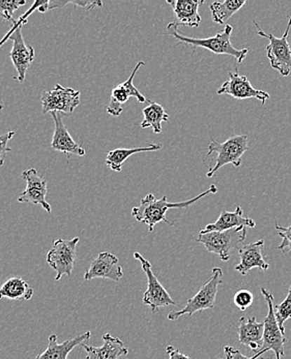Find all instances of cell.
<instances>
[{
  "label": "cell",
  "mask_w": 291,
  "mask_h": 359,
  "mask_svg": "<svg viewBox=\"0 0 291 359\" xmlns=\"http://www.w3.org/2000/svg\"><path fill=\"white\" fill-rule=\"evenodd\" d=\"M257 28V34L262 38L268 39L269 45L266 46V54L271 67L273 69H277L282 76L287 77L290 76L291 71V48L288 43V34L291 27V17L288 22L287 27L284 32L282 38H276L273 34H266L264 30L260 28L259 24L256 21H253Z\"/></svg>",
  "instance_id": "8992f818"
},
{
  "label": "cell",
  "mask_w": 291,
  "mask_h": 359,
  "mask_svg": "<svg viewBox=\"0 0 291 359\" xmlns=\"http://www.w3.org/2000/svg\"><path fill=\"white\" fill-rule=\"evenodd\" d=\"M25 4V0H0V16L4 20L14 22L13 14Z\"/></svg>",
  "instance_id": "f546056e"
},
{
  "label": "cell",
  "mask_w": 291,
  "mask_h": 359,
  "mask_svg": "<svg viewBox=\"0 0 291 359\" xmlns=\"http://www.w3.org/2000/svg\"><path fill=\"white\" fill-rule=\"evenodd\" d=\"M135 259L140 261L141 266L147 278V290L143 295V304L151 309V312L155 314L161 308L164 306H177L179 304L171 298L166 289L158 282L157 276L153 273L151 264L149 260L144 258L138 252L134 254Z\"/></svg>",
  "instance_id": "9c48e42d"
},
{
  "label": "cell",
  "mask_w": 291,
  "mask_h": 359,
  "mask_svg": "<svg viewBox=\"0 0 291 359\" xmlns=\"http://www.w3.org/2000/svg\"><path fill=\"white\" fill-rule=\"evenodd\" d=\"M255 226L256 222L244 217L242 208L238 206L236 212H234L222 210L219 219L215 223L208 224L204 229L201 230V233L204 234V233L210 232H222L226 230L234 229V228H254Z\"/></svg>",
  "instance_id": "ac0fdd59"
},
{
  "label": "cell",
  "mask_w": 291,
  "mask_h": 359,
  "mask_svg": "<svg viewBox=\"0 0 291 359\" xmlns=\"http://www.w3.org/2000/svg\"><path fill=\"white\" fill-rule=\"evenodd\" d=\"M231 25H225L224 29L222 32H218L215 36L206 39H194L189 38L184 36L179 29V23L177 22H171L167 25V32L169 36H173L175 40L179 41L180 43H187L193 48V50H196L197 48L201 47L212 53L218 54V55H228L236 58L238 64H242L245 58L249 53V49L238 50L234 48L231 43Z\"/></svg>",
  "instance_id": "7a4b0ae2"
},
{
  "label": "cell",
  "mask_w": 291,
  "mask_h": 359,
  "mask_svg": "<svg viewBox=\"0 0 291 359\" xmlns=\"http://www.w3.org/2000/svg\"><path fill=\"white\" fill-rule=\"evenodd\" d=\"M208 154L205 158L217 154L216 164L208 170L206 176L212 177L217 171H219L225 165L232 164L234 166L240 167L243 162V156L249 149L247 135H236L223 143L217 142L212 139L208 147Z\"/></svg>",
  "instance_id": "3957f363"
},
{
  "label": "cell",
  "mask_w": 291,
  "mask_h": 359,
  "mask_svg": "<svg viewBox=\"0 0 291 359\" xmlns=\"http://www.w3.org/2000/svg\"><path fill=\"white\" fill-rule=\"evenodd\" d=\"M123 276V267L119 265V258L115 255L103 252L90 263V269L84 275V280L107 278L113 282H119Z\"/></svg>",
  "instance_id": "5bb4252c"
},
{
  "label": "cell",
  "mask_w": 291,
  "mask_h": 359,
  "mask_svg": "<svg viewBox=\"0 0 291 359\" xmlns=\"http://www.w3.org/2000/svg\"><path fill=\"white\" fill-rule=\"evenodd\" d=\"M41 99L44 114L48 112L71 114L80 105V91L56 84L51 91H44Z\"/></svg>",
  "instance_id": "30bf717a"
},
{
  "label": "cell",
  "mask_w": 291,
  "mask_h": 359,
  "mask_svg": "<svg viewBox=\"0 0 291 359\" xmlns=\"http://www.w3.org/2000/svg\"><path fill=\"white\" fill-rule=\"evenodd\" d=\"M212 278L201 287L194 297L187 302L186 306L180 311L169 313L168 319L170 321H177L182 315L192 316L195 313L204 310H212L215 308V300L218 293L219 286L222 283L223 271L220 267L212 269Z\"/></svg>",
  "instance_id": "277c9868"
},
{
  "label": "cell",
  "mask_w": 291,
  "mask_h": 359,
  "mask_svg": "<svg viewBox=\"0 0 291 359\" xmlns=\"http://www.w3.org/2000/svg\"><path fill=\"white\" fill-rule=\"evenodd\" d=\"M45 1H36L34 2V4H32V8H29V10L27 11V12L25 13V14H23L22 16L20 17V18L18 19V20H14L13 22V27L11 28L10 32L6 34V36H4V39H2L1 42H0V47H1L2 45H4V43L6 42V41L8 40V38H10L11 36H12L13 32H15V30L17 29V28L19 27H23L24 25H25L26 23H27L28 17L30 16V15L32 14V13L34 12V11L38 10L40 8H42L43 6H44Z\"/></svg>",
  "instance_id": "4dcf8cb0"
},
{
  "label": "cell",
  "mask_w": 291,
  "mask_h": 359,
  "mask_svg": "<svg viewBox=\"0 0 291 359\" xmlns=\"http://www.w3.org/2000/svg\"><path fill=\"white\" fill-rule=\"evenodd\" d=\"M52 118L54 121V135L52 138L51 148L56 151L64 152L67 154V158H71V156H86V149L75 142L66 125L62 121V113L51 112Z\"/></svg>",
  "instance_id": "9a60e30c"
},
{
  "label": "cell",
  "mask_w": 291,
  "mask_h": 359,
  "mask_svg": "<svg viewBox=\"0 0 291 359\" xmlns=\"http://www.w3.org/2000/svg\"><path fill=\"white\" fill-rule=\"evenodd\" d=\"M246 4V0H226L223 2H212L210 6L212 21L215 23L220 24V25H224L226 21L231 18Z\"/></svg>",
  "instance_id": "d4e9b609"
},
{
  "label": "cell",
  "mask_w": 291,
  "mask_h": 359,
  "mask_svg": "<svg viewBox=\"0 0 291 359\" xmlns=\"http://www.w3.org/2000/svg\"><path fill=\"white\" fill-rule=\"evenodd\" d=\"M273 310H275V317L276 320H277L278 325H279L281 332L285 334L284 323L291 318V286L284 302L282 304H278V306H273Z\"/></svg>",
  "instance_id": "4316f807"
},
{
  "label": "cell",
  "mask_w": 291,
  "mask_h": 359,
  "mask_svg": "<svg viewBox=\"0 0 291 359\" xmlns=\"http://www.w3.org/2000/svg\"><path fill=\"white\" fill-rule=\"evenodd\" d=\"M169 359H191L189 356L184 355L179 349H175L173 346H168L166 349Z\"/></svg>",
  "instance_id": "d590c367"
},
{
  "label": "cell",
  "mask_w": 291,
  "mask_h": 359,
  "mask_svg": "<svg viewBox=\"0 0 291 359\" xmlns=\"http://www.w3.org/2000/svg\"><path fill=\"white\" fill-rule=\"evenodd\" d=\"M67 4H73V6H81L86 8V10L90 8H102L103 2L101 0H91V1H83V0H73V1H60V0H50L49 11L54 8H64Z\"/></svg>",
  "instance_id": "f1b7e54d"
},
{
  "label": "cell",
  "mask_w": 291,
  "mask_h": 359,
  "mask_svg": "<svg viewBox=\"0 0 291 359\" xmlns=\"http://www.w3.org/2000/svg\"><path fill=\"white\" fill-rule=\"evenodd\" d=\"M203 2V0H167L179 23L190 27H198L201 23L199 6Z\"/></svg>",
  "instance_id": "ffe728a7"
},
{
  "label": "cell",
  "mask_w": 291,
  "mask_h": 359,
  "mask_svg": "<svg viewBox=\"0 0 291 359\" xmlns=\"http://www.w3.org/2000/svg\"><path fill=\"white\" fill-rule=\"evenodd\" d=\"M218 189L215 184L210 186L208 191H203L201 195L196 196L193 199L187 200V201L177 202V203H171L167 200L166 196L157 199L153 194H149L141 200L140 205L134 208L132 210V215L140 222L149 226V232L154 231V228L160 222H165L169 226H175V219L170 221L167 219L166 212L171 208H187L192 204L196 203L197 201L210 195V194H217Z\"/></svg>",
  "instance_id": "6da1fadb"
},
{
  "label": "cell",
  "mask_w": 291,
  "mask_h": 359,
  "mask_svg": "<svg viewBox=\"0 0 291 359\" xmlns=\"http://www.w3.org/2000/svg\"><path fill=\"white\" fill-rule=\"evenodd\" d=\"M264 324L258 323L255 317L241 318L238 324V334L240 343L256 351L262 350L264 346Z\"/></svg>",
  "instance_id": "d6986e66"
},
{
  "label": "cell",
  "mask_w": 291,
  "mask_h": 359,
  "mask_svg": "<svg viewBox=\"0 0 291 359\" xmlns=\"http://www.w3.org/2000/svg\"><path fill=\"white\" fill-rule=\"evenodd\" d=\"M34 296V289L20 276H14L0 287V299L8 298L11 300H29Z\"/></svg>",
  "instance_id": "7402d4cb"
},
{
  "label": "cell",
  "mask_w": 291,
  "mask_h": 359,
  "mask_svg": "<svg viewBox=\"0 0 291 359\" xmlns=\"http://www.w3.org/2000/svg\"><path fill=\"white\" fill-rule=\"evenodd\" d=\"M143 65H145V62H139L138 64L136 65V67H135L133 72H132L131 76H130L129 79H128L127 81L123 82V83H121V86H123V88L125 89L126 93H128V95H129L130 97H136L137 101H138L139 103H149V100H147V97H144V95H141L140 91H139L138 89H137L136 87L134 86L133 83V80L135 76H136L137 72H138V69H140L141 67H143Z\"/></svg>",
  "instance_id": "83f0119b"
},
{
  "label": "cell",
  "mask_w": 291,
  "mask_h": 359,
  "mask_svg": "<svg viewBox=\"0 0 291 359\" xmlns=\"http://www.w3.org/2000/svg\"><path fill=\"white\" fill-rule=\"evenodd\" d=\"M8 39L13 41L10 57L17 71V76L14 77V79L18 80L20 83H22L25 80L27 69L34 62V49L32 46H27L24 42L22 27L17 28Z\"/></svg>",
  "instance_id": "4fadbf2b"
},
{
  "label": "cell",
  "mask_w": 291,
  "mask_h": 359,
  "mask_svg": "<svg viewBox=\"0 0 291 359\" xmlns=\"http://www.w3.org/2000/svg\"><path fill=\"white\" fill-rule=\"evenodd\" d=\"M103 339L104 344L101 347L82 344V348L86 352V359H119L129 354V350L121 339L114 338L110 334H104Z\"/></svg>",
  "instance_id": "e0dca14e"
},
{
  "label": "cell",
  "mask_w": 291,
  "mask_h": 359,
  "mask_svg": "<svg viewBox=\"0 0 291 359\" xmlns=\"http://www.w3.org/2000/svg\"><path fill=\"white\" fill-rule=\"evenodd\" d=\"M26 182L25 190L19 196L21 203H32L41 205L48 213H51V205L46 201L47 195V180L40 175L36 169L26 170L22 173Z\"/></svg>",
  "instance_id": "7c38bea8"
},
{
  "label": "cell",
  "mask_w": 291,
  "mask_h": 359,
  "mask_svg": "<svg viewBox=\"0 0 291 359\" xmlns=\"http://www.w3.org/2000/svg\"><path fill=\"white\" fill-rule=\"evenodd\" d=\"M143 121L140 123L142 128H153L154 133H162V123L169 121V115L163 106L156 102L149 101V106L142 111Z\"/></svg>",
  "instance_id": "cb8c5ba5"
},
{
  "label": "cell",
  "mask_w": 291,
  "mask_h": 359,
  "mask_svg": "<svg viewBox=\"0 0 291 359\" xmlns=\"http://www.w3.org/2000/svg\"><path fill=\"white\" fill-rule=\"evenodd\" d=\"M79 241V237H75L71 241L58 238L54 241L53 247L48 252L47 263L56 271V282L60 280L62 276H72L75 265L76 247Z\"/></svg>",
  "instance_id": "ba28073f"
},
{
  "label": "cell",
  "mask_w": 291,
  "mask_h": 359,
  "mask_svg": "<svg viewBox=\"0 0 291 359\" xmlns=\"http://www.w3.org/2000/svg\"><path fill=\"white\" fill-rule=\"evenodd\" d=\"M15 133L13 130L4 133V135H0V166H4V161H6V156L11 151V148L8 147V142L12 140L14 137Z\"/></svg>",
  "instance_id": "836d02e7"
},
{
  "label": "cell",
  "mask_w": 291,
  "mask_h": 359,
  "mask_svg": "<svg viewBox=\"0 0 291 359\" xmlns=\"http://www.w3.org/2000/svg\"><path fill=\"white\" fill-rule=\"evenodd\" d=\"M246 237L247 227H238L222 232L201 233L197 241L210 253L218 255L222 261H228L234 249H238L246 241Z\"/></svg>",
  "instance_id": "5b68a950"
},
{
  "label": "cell",
  "mask_w": 291,
  "mask_h": 359,
  "mask_svg": "<svg viewBox=\"0 0 291 359\" xmlns=\"http://www.w3.org/2000/svg\"><path fill=\"white\" fill-rule=\"evenodd\" d=\"M264 239L250 243L241 248L238 251L240 263L236 266V271L246 276L251 269L258 267L262 271H268L269 265L264 258Z\"/></svg>",
  "instance_id": "2e32d148"
},
{
  "label": "cell",
  "mask_w": 291,
  "mask_h": 359,
  "mask_svg": "<svg viewBox=\"0 0 291 359\" xmlns=\"http://www.w3.org/2000/svg\"><path fill=\"white\" fill-rule=\"evenodd\" d=\"M226 359H258L260 358L259 354L256 353L253 358H247L242 352L231 346H225L224 347Z\"/></svg>",
  "instance_id": "e575fe53"
},
{
  "label": "cell",
  "mask_w": 291,
  "mask_h": 359,
  "mask_svg": "<svg viewBox=\"0 0 291 359\" xmlns=\"http://www.w3.org/2000/svg\"><path fill=\"white\" fill-rule=\"evenodd\" d=\"M161 148H162V145L154 144V143L143 147L116 148V149L108 152L107 158H106V165L113 171L121 172L123 169V163L133 154H139V152L158 151Z\"/></svg>",
  "instance_id": "603a6c76"
},
{
  "label": "cell",
  "mask_w": 291,
  "mask_h": 359,
  "mask_svg": "<svg viewBox=\"0 0 291 359\" xmlns=\"http://www.w3.org/2000/svg\"><path fill=\"white\" fill-rule=\"evenodd\" d=\"M217 93L230 95L236 100L256 99L262 102V105L271 97L266 91L254 88L246 76L240 75L238 72L229 73V80L224 82Z\"/></svg>",
  "instance_id": "8fae6325"
},
{
  "label": "cell",
  "mask_w": 291,
  "mask_h": 359,
  "mask_svg": "<svg viewBox=\"0 0 291 359\" xmlns=\"http://www.w3.org/2000/svg\"><path fill=\"white\" fill-rule=\"evenodd\" d=\"M4 109V104L1 103V101H0V110H2Z\"/></svg>",
  "instance_id": "8d00e7d4"
},
{
  "label": "cell",
  "mask_w": 291,
  "mask_h": 359,
  "mask_svg": "<svg viewBox=\"0 0 291 359\" xmlns=\"http://www.w3.org/2000/svg\"><path fill=\"white\" fill-rule=\"evenodd\" d=\"M130 97L121 84L112 89L111 100L107 107V112L112 116H119L123 113V105L129 101Z\"/></svg>",
  "instance_id": "484cf974"
},
{
  "label": "cell",
  "mask_w": 291,
  "mask_h": 359,
  "mask_svg": "<svg viewBox=\"0 0 291 359\" xmlns=\"http://www.w3.org/2000/svg\"><path fill=\"white\" fill-rule=\"evenodd\" d=\"M0 232H1V229H0Z\"/></svg>",
  "instance_id": "74e56055"
},
{
  "label": "cell",
  "mask_w": 291,
  "mask_h": 359,
  "mask_svg": "<svg viewBox=\"0 0 291 359\" xmlns=\"http://www.w3.org/2000/svg\"><path fill=\"white\" fill-rule=\"evenodd\" d=\"M91 337L90 332H84L83 334L76 337V338L69 339L64 343H58V337L56 334H51L49 337V344L45 352L39 354L36 359H67L69 352L82 345L83 341H88Z\"/></svg>",
  "instance_id": "44dd1931"
},
{
  "label": "cell",
  "mask_w": 291,
  "mask_h": 359,
  "mask_svg": "<svg viewBox=\"0 0 291 359\" xmlns=\"http://www.w3.org/2000/svg\"><path fill=\"white\" fill-rule=\"evenodd\" d=\"M275 224L278 235L282 238L281 245L276 248V249L280 250L283 253L291 254V225L290 227H281V226L278 225L277 222Z\"/></svg>",
  "instance_id": "1f68e13d"
},
{
  "label": "cell",
  "mask_w": 291,
  "mask_h": 359,
  "mask_svg": "<svg viewBox=\"0 0 291 359\" xmlns=\"http://www.w3.org/2000/svg\"><path fill=\"white\" fill-rule=\"evenodd\" d=\"M262 292L268 302L269 313L264 320V346L257 353L262 356L266 352L273 351L277 359H282V356H284V345L287 341V339H286L285 334L280 330L277 320H276L273 294L266 288H262Z\"/></svg>",
  "instance_id": "52a82bcc"
},
{
  "label": "cell",
  "mask_w": 291,
  "mask_h": 359,
  "mask_svg": "<svg viewBox=\"0 0 291 359\" xmlns=\"http://www.w3.org/2000/svg\"><path fill=\"white\" fill-rule=\"evenodd\" d=\"M253 300V294L249 290H240L234 295V304L241 311H246Z\"/></svg>",
  "instance_id": "d6a6232c"
}]
</instances>
